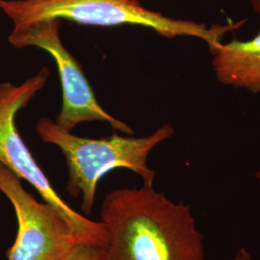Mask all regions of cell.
I'll return each mask as SVG.
<instances>
[{
    "label": "cell",
    "instance_id": "6da1fadb",
    "mask_svg": "<svg viewBox=\"0 0 260 260\" xmlns=\"http://www.w3.org/2000/svg\"><path fill=\"white\" fill-rule=\"evenodd\" d=\"M101 222L108 233L107 260H205V236L192 206L173 202L153 186L108 193Z\"/></svg>",
    "mask_w": 260,
    "mask_h": 260
},
{
    "label": "cell",
    "instance_id": "7a4b0ae2",
    "mask_svg": "<svg viewBox=\"0 0 260 260\" xmlns=\"http://www.w3.org/2000/svg\"><path fill=\"white\" fill-rule=\"evenodd\" d=\"M36 131L45 143L55 145L64 154L69 175L66 190L72 197H81V210L85 216L93 211L100 180L115 169L130 170L143 179L144 185L153 186L155 172L148 165L149 155L175 133L173 126L167 123L143 137L113 134L91 139L62 129L47 118L40 119Z\"/></svg>",
    "mask_w": 260,
    "mask_h": 260
},
{
    "label": "cell",
    "instance_id": "3957f363",
    "mask_svg": "<svg viewBox=\"0 0 260 260\" xmlns=\"http://www.w3.org/2000/svg\"><path fill=\"white\" fill-rule=\"evenodd\" d=\"M0 10L14 25L45 19H67L100 27L142 26L168 39L182 36L200 39L209 51L219 46L226 34L246 23V19H241L207 26L194 20L172 19L144 7L138 0H0Z\"/></svg>",
    "mask_w": 260,
    "mask_h": 260
},
{
    "label": "cell",
    "instance_id": "277c9868",
    "mask_svg": "<svg viewBox=\"0 0 260 260\" xmlns=\"http://www.w3.org/2000/svg\"><path fill=\"white\" fill-rule=\"evenodd\" d=\"M48 77L47 68H43L37 75L19 86L10 82L0 83V163L33 186L44 202L53 206L85 241L105 247L108 243V233L104 224L75 211L56 192L16 126L17 113L26 107L35 94L44 88Z\"/></svg>",
    "mask_w": 260,
    "mask_h": 260
},
{
    "label": "cell",
    "instance_id": "5b68a950",
    "mask_svg": "<svg viewBox=\"0 0 260 260\" xmlns=\"http://www.w3.org/2000/svg\"><path fill=\"white\" fill-rule=\"evenodd\" d=\"M61 22V19H45L14 25L8 38L10 44L17 48L39 47L54 59L63 89V107L56 118L57 125L72 132L81 122L105 121L113 129L132 135L131 127L112 117L98 102L81 66L63 46Z\"/></svg>",
    "mask_w": 260,
    "mask_h": 260
},
{
    "label": "cell",
    "instance_id": "8992f818",
    "mask_svg": "<svg viewBox=\"0 0 260 260\" xmlns=\"http://www.w3.org/2000/svg\"><path fill=\"white\" fill-rule=\"evenodd\" d=\"M0 192L13 205L18 232L8 260H63L86 242L46 202L28 193L21 179L0 163ZM89 243V242H88Z\"/></svg>",
    "mask_w": 260,
    "mask_h": 260
},
{
    "label": "cell",
    "instance_id": "52a82bcc",
    "mask_svg": "<svg viewBox=\"0 0 260 260\" xmlns=\"http://www.w3.org/2000/svg\"><path fill=\"white\" fill-rule=\"evenodd\" d=\"M260 15V0H251ZM211 67L219 83L252 94L260 93V31L251 40L223 43L210 51Z\"/></svg>",
    "mask_w": 260,
    "mask_h": 260
},
{
    "label": "cell",
    "instance_id": "ba28073f",
    "mask_svg": "<svg viewBox=\"0 0 260 260\" xmlns=\"http://www.w3.org/2000/svg\"><path fill=\"white\" fill-rule=\"evenodd\" d=\"M63 260H107V256L104 247L82 242Z\"/></svg>",
    "mask_w": 260,
    "mask_h": 260
},
{
    "label": "cell",
    "instance_id": "9c48e42d",
    "mask_svg": "<svg viewBox=\"0 0 260 260\" xmlns=\"http://www.w3.org/2000/svg\"><path fill=\"white\" fill-rule=\"evenodd\" d=\"M233 260H252V256L246 248H241L235 252Z\"/></svg>",
    "mask_w": 260,
    "mask_h": 260
},
{
    "label": "cell",
    "instance_id": "30bf717a",
    "mask_svg": "<svg viewBox=\"0 0 260 260\" xmlns=\"http://www.w3.org/2000/svg\"><path fill=\"white\" fill-rule=\"evenodd\" d=\"M255 177H256L258 180H260V170L255 173Z\"/></svg>",
    "mask_w": 260,
    "mask_h": 260
}]
</instances>
